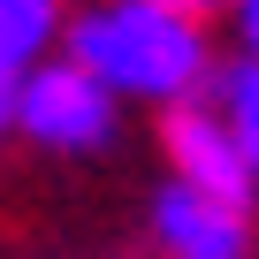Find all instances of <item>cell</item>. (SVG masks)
<instances>
[{
  "label": "cell",
  "instance_id": "3957f363",
  "mask_svg": "<svg viewBox=\"0 0 259 259\" xmlns=\"http://www.w3.org/2000/svg\"><path fill=\"white\" fill-rule=\"evenodd\" d=\"M160 145H168V168H176V183H183V191H198V198H213V206H236V213L251 206L259 176H251V160L236 153V138L221 130V114H213V107H198V99L168 107Z\"/></svg>",
  "mask_w": 259,
  "mask_h": 259
},
{
  "label": "cell",
  "instance_id": "52a82bcc",
  "mask_svg": "<svg viewBox=\"0 0 259 259\" xmlns=\"http://www.w3.org/2000/svg\"><path fill=\"white\" fill-rule=\"evenodd\" d=\"M229 16H236V38H244V61L259 69V0H229Z\"/></svg>",
  "mask_w": 259,
  "mask_h": 259
},
{
  "label": "cell",
  "instance_id": "6da1fadb",
  "mask_svg": "<svg viewBox=\"0 0 259 259\" xmlns=\"http://www.w3.org/2000/svg\"><path fill=\"white\" fill-rule=\"evenodd\" d=\"M69 61L84 76H99L114 99H160V107H183L213 61H206V31L153 8V0H92L84 16H69L61 31Z\"/></svg>",
  "mask_w": 259,
  "mask_h": 259
},
{
  "label": "cell",
  "instance_id": "7a4b0ae2",
  "mask_svg": "<svg viewBox=\"0 0 259 259\" xmlns=\"http://www.w3.org/2000/svg\"><path fill=\"white\" fill-rule=\"evenodd\" d=\"M16 130L46 153H92L114 138V92L84 76L69 54H46L38 69L16 76Z\"/></svg>",
  "mask_w": 259,
  "mask_h": 259
},
{
  "label": "cell",
  "instance_id": "277c9868",
  "mask_svg": "<svg viewBox=\"0 0 259 259\" xmlns=\"http://www.w3.org/2000/svg\"><path fill=\"white\" fill-rule=\"evenodd\" d=\"M153 236H160L168 259H244L251 251V221L236 206H213V198L183 191V183H168L153 198Z\"/></svg>",
  "mask_w": 259,
  "mask_h": 259
},
{
  "label": "cell",
  "instance_id": "ba28073f",
  "mask_svg": "<svg viewBox=\"0 0 259 259\" xmlns=\"http://www.w3.org/2000/svg\"><path fill=\"white\" fill-rule=\"evenodd\" d=\"M153 8H168V16H183V23H206V16L229 8V0H153Z\"/></svg>",
  "mask_w": 259,
  "mask_h": 259
},
{
  "label": "cell",
  "instance_id": "8992f818",
  "mask_svg": "<svg viewBox=\"0 0 259 259\" xmlns=\"http://www.w3.org/2000/svg\"><path fill=\"white\" fill-rule=\"evenodd\" d=\"M213 114H221L229 138H236V153L251 160V176H259V69L251 61H229L213 76Z\"/></svg>",
  "mask_w": 259,
  "mask_h": 259
},
{
  "label": "cell",
  "instance_id": "9c48e42d",
  "mask_svg": "<svg viewBox=\"0 0 259 259\" xmlns=\"http://www.w3.org/2000/svg\"><path fill=\"white\" fill-rule=\"evenodd\" d=\"M8 130H16V76L0 69V138H8Z\"/></svg>",
  "mask_w": 259,
  "mask_h": 259
},
{
  "label": "cell",
  "instance_id": "5b68a950",
  "mask_svg": "<svg viewBox=\"0 0 259 259\" xmlns=\"http://www.w3.org/2000/svg\"><path fill=\"white\" fill-rule=\"evenodd\" d=\"M61 31H69L61 0H0V69H8V76L38 69L61 46Z\"/></svg>",
  "mask_w": 259,
  "mask_h": 259
}]
</instances>
